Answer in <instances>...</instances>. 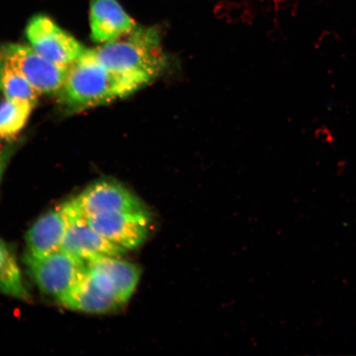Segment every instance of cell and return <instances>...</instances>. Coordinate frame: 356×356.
<instances>
[{
    "label": "cell",
    "instance_id": "obj_8",
    "mask_svg": "<svg viewBox=\"0 0 356 356\" xmlns=\"http://www.w3.org/2000/svg\"><path fill=\"white\" fill-rule=\"evenodd\" d=\"M76 218L80 217L70 200L44 213L26 234L25 253L40 257L59 250L67 230Z\"/></svg>",
    "mask_w": 356,
    "mask_h": 356
},
{
    "label": "cell",
    "instance_id": "obj_11",
    "mask_svg": "<svg viewBox=\"0 0 356 356\" xmlns=\"http://www.w3.org/2000/svg\"><path fill=\"white\" fill-rule=\"evenodd\" d=\"M89 22L92 41L100 44L114 41L137 26L118 0H91Z\"/></svg>",
    "mask_w": 356,
    "mask_h": 356
},
{
    "label": "cell",
    "instance_id": "obj_14",
    "mask_svg": "<svg viewBox=\"0 0 356 356\" xmlns=\"http://www.w3.org/2000/svg\"><path fill=\"white\" fill-rule=\"evenodd\" d=\"M35 105L3 99L0 102V144L15 141L28 122Z\"/></svg>",
    "mask_w": 356,
    "mask_h": 356
},
{
    "label": "cell",
    "instance_id": "obj_15",
    "mask_svg": "<svg viewBox=\"0 0 356 356\" xmlns=\"http://www.w3.org/2000/svg\"><path fill=\"white\" fill-rule=\"evenodd\" d=\"M0 93L4 99L29 102L35 106L40 93L8 61L0 57Z\"/></svg>",
    "mask_w": 356,
    "mask_h": 356
},
{
    "label": "cell",
    "instance_id": "obj_4",
    "mask_svg": "<svg viewBox=\"0 0 356 356\" xmlns=\"http://www.w3.org/2000/svg\"><path fill=\"white\" fill-rule=\"evenodd\" d=\"M70 202L83 219L106 212H150L143 200L113 178L93 181Z\"/></svg>",
    "mask_w": 356,
    "mask_h": 356
},
{
    "label": "cell",
    "instance_id": "obj_12",
    "mask_svg": "<svg viewBox=\"0 0 356 356\" xmlns=\"http://www.w3.org/2000/svg\"><path fill=\"white\" fill-rule=\"evenodd\" d=\"M58 302L66 309L93 314L113 313L123 306L97 286L88 268L76 284Z\"/></svg>",
    "mask_w": 356,
    "mask_h": 356
},
{
    "label": "cell",
    "instance_id": "obj_2",
    "mask_svg": "<svg viewBox=\"0 0 356 356\" xmlns=\"http://www.w3.org/2000/svg\"><path fill=\"white\" fill-rule=\"evenodd\" d=\"M136 91L131 83L106 68L90 49H87L69 67L64 86L57 97L67 108L79 111L124 99Z\"/></svg>",
    "mask_w": 356,
    "mask_h": 356
},
{
    "label": "cell",
    "instance_id": "obj_9",
    "mask_svg": "<svg viewBox=\"0 0 356 356\" xmlns=\"http://www.w3.org/2000/svg\"><path fill=\"white\" fill-rule=\"evenodd\" d=\"M86 264L97 286L122 305L127 304L140 282V267L114 257L95 258Z\"/></svg>",
    "mask_w": 356,
    "mask_h": 356
},
{
    "label": "cell",
    "instance_id": "obj_16",
    "mask_svg": "<svg viewBox=\"0 0 356 356\" xmlns=\"http://www.w3.org/2000/svg\"><path fill=\"white\" fill-rule=\"evenodd\" d=\"M17 145L19 144H16L13 141L11 143L6 144V145L0 148V184H1L4 172H6L8 164L10 163L13 154H15Z\"/></svg>",
    "mask_w": 356,
    "mask_h": 356
},
{
    "label": "cell",
    "instance_id": "obj_5",
    "mask_svg": "<svg viewBox=\"0 0 356 356\" xmlns=\"http://www.w3.org/2000/svg\"><path fill=\"white\" fill-rule=\"evenodd\" d=\"M26 35L30 47L38 54L65 68L72 65L87 50L76 38L46 15L33 16L26 25Z\"/></svg>",
    "mask_w": 356,
    "mask_h": 356
},
{
    "label": "cell",
    "instance_id": "obj_1",
    "mask_svg": "<svg viewBox=\"0 0 356 356\" xmlns=\"http://www.w3.org/2000/svg\"><path fill=\"white\" fill-rule=\"evenodd\" d=\"M106 68L139 90L165 70L168 60L157 28L136 26L122 37L90 49Z\"/></svg>",
    "mask_w": 356,
    "mask_h": 356
},
{
    "label": "cell",
    "instance_id": "obj_10",
    "mask_svg": "<svg viewBox=\"0 0 356 356\" xmlns=\"http://www.w3.org/2000/svg\"><path fill=\"white\" fill-rule=\"evenodd\" d=\"M61 249L86 262L102 257H122L127 252L97 233L83 218L71 222Z\"/></svg>",
    "mask_w": 356,
    "mask_h": 356
},
{
    "label": "cell",
    "instance_id": "obj_6",
    "mask_svg": "<svg viewBox=\"0 0 356 356\" xmlns=\"http://www.w3.org/2000/svg\"><path fill=\"white\" fill-rule=\"evenodd\" d=\"M0 57L15 67L40 95L57 96L68 74L69 68L52 63L24 44H2Z\"/></svg>",
    "mask_w": 356,
    "mask_h": 356
},
{
    "label": "cell",
    "instance_id": "obj_3",
    "mask_svg": "<svg viewBox=\"0 0 356 356\" xmlns=\"http://www.w3.org/2000/svg\"><path fill=\"white\" fill-rule=\"evenodd\" d=\"M24 262L40 291L57 301L70 291L87 269L86 261L61 248L40 257L25 253Z\"/></svg>",
    "mask_w": 356,
    "mask_h": 356
},
{
    "label": "cell",
    "instance_id": "obj_7",
    "mask_svg": "<svg viewBox=\"0 0 356 356\" xmlns=\"http://www.w3.org/2000/svg\"><path fill=\"white\" fill-rule=\"evenodd\" d=\"M92 228L118 246L136 250L152 231L151 212H106L86 219Z\"/></svg>",
    "mask_w": 356,
    "mask_h": 356
},
{
    "label": "cell",
    "instance_id": "obj_13",
    "mask_svg": "<svg viewBox=\"0 0 356 356\" xmlns=\"http://www.w3.org/2000/svg\"><path fill=\"white\" fill-rule=\"evenodd\" d=\"M0 293L29 302L32 296L25 286L19 264L13 249L0 238Z\"/></svg>",
    "mask_w": 356,
    "mask_h": 356
}]
</instances>
